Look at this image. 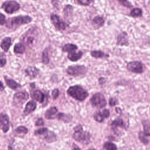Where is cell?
Instances as JSON below:
<instances>
[{
	"label": "cell",
	"mask_w": 150,
	"mask_h": 150,
	"mask_svg": "<svg viewBox=\"0 0 150 150\" xmlns=\"http://www.w3.org/2000/svg\"><path fill=\"white\" fill-rule=\"evenodd\" d=\"M117 44L120 46H127L128 45L127 34L125 32H122L118 35Z\"/></svg>",
	"instance_id": "8fae6325"
},
{
	"label": "cell",
	"mask_w": 150,
	"mask_h": 150,
	"mask_svg": "<svg viewBox=\"0 0 150 150\" xmlns=\"http://www.w3.org/2000/svg\"><path fill=\"white\" fill-rule=\"evenodd\" d=\"M6 62V60L5 57L4 56H0V67H4Z\"/></svg>",
	"instance_id": "8d00e7d4"
},
{
	"label": "cell",
	"mask_w": 150,
	"mask_h": 150,
	"mask_svg": "<svg viewBox=\"0 0 150 150\" xmlns=\"http://www.w3.org/2000/svg\"><path fill=\"white\" fill-rule=\"evenodd\" d=\"M13 50H14V52L16 53L22 54L25 51V47L22 43H18L15 45Z\"/></svg>",
	"instance_id": "7402d4cb"
},
{
	"label": "cell",
	"mask_w": 150,
	"mask_h": 150,
	"mask_svg": "<svg viewBox=\"0 0 150 150\" xmlns=\"http://www.w3.org/2000/svg\"><path fill=\"white\" fill-rule=\"evenodd\" d=\"M6 23L5 16L0 12V25H3Z\"/></svg>",
	"instance_id": "74e56055"
},
{
	"label": "cell",
	"mask_w": 150,
	"mask_h": 150,
	"mask_svg": "<svg viewBox=\"0 0 150 150\" xmlns=\"http://www.w3.org/2000/svg\"><path fill=\"white\" fill-rule=\"evenodd\" d=\"M128 71L135 73H141L144 71L145 66L143 63L139 61H132L129 62L127 65Z\"/></svg>",
	"instance_id": "5b68a950"
},
{
	"label": "cell",
	"mask_w": 150,
	"mask_h": 150,
	"mask_svg": "<svg viewBox=\"0 0 150 150\" xmlns=\"http://www.w3.org/2000/svg\"><path fill=\"white\" fill-rule=\"evenodd\" d=\"M8 150H14L13 149V148L11 146V145H9V146H8Z\"/></svg>",
	"instance_id": "f6af8a7d"
},
{
	"label": "cell",
	"mask_w": 150,
	"mask_h": 150,
	"mask_svg": "<svg viewBox=\"0 0 150 150\" xmlns=\"http://www.w3.org/2000/svg\"><path fill=\"white\" fill-rule=\"evenodd\" d=\"M93 22L97 26V28H100L104 25L105 21L103 17L100 16H97L93 19Z\"/></svg>",
	"instance_id": "44dd1931"
},
{
	"label": "cell",
	"mask_w": 150,
	"mask_h": 150,
	"mask_svg": "<svg viewBox=\"0 0 150 150\" xmlns=\"http://www.w3.org/2000/svg\"><path fill=\"white\" fill-rule=\"evenodd\" d=\"M94 118L96 121L99 122H101L104 121V119L105 118V117H104L102 112L99 111V112H97L94 114Z\"/></svg>",
	"instance_id": "4316f807"
},
{
	"label": "cell",
	"mask_w": 150,
	"mask_h": 150,
	"mask_svg": "<svg viewBox=\"0 0 150 150\" xmlns=\"http://www.w3.org/2000/svg\"><path fill=\"white\" fill-rule=\"evenodd\" d=\"M130 14L132 17L134 18L140 17L142 15V11L139 8H135L131 11Z\"/></svg>",
	"instance_id": "603a6c76"
},
{
	"label": "cell",
	"mask_w": 150,
	"mask_h": 150,
	"mask_svg": "<svg viewBox=\"0 0 150 150\" xmlns=\"http://www.w3.org/2000/svg\"><path fill=\"white\" fill-rule=\"evenodd\" d=\"M88 150H95V149H88Z\"/></svg>",
	"instance_id": "bcb514c9"
},
{
	"label": "cell",
	"mask_w": 150,
	"mask_h": 150,
	"mask_svg": "<svg viewBox=\"0 0 150 150\" xmlns=\"http://www.w3.org/2000/svg\"><path fill=\"white\" fill-rule=\"evenodd\" d=\"M109 104H110V105L111 106H114V105H115L117 104V101L115 99L111 98H110Z\"/></svg>",
	"instance_id": "b9f144b4"
},
{
	"label": "cell",
	"mask_w": 150,
	"mask_h": 150,
	"mask_svg": "<svg viewBox=\"0 0 150 150\" xmlns=\"http://www.w3.org/2000/svg\"><path fill=\"white\" fill-rule=\"evenodd\" d=\"M111 125L116 127H124V122L123 120L121 118H117V120H114L112 124Z\"/></svg>",
	"instance_id": "f1b7e54d"
},
{
	"label": "cell",
	"mask_w": 150,
	"mask_h": 150,
	"mask_svg": "<svg viewBox=\"0 0 150 150\" xmlns=\"http://www.w3.org/2000/svg\"><path fill=\"white\" fill-rule=\"evenodd\" d=\"M5 81H6V84H7V86L10 87L12 89H16L19 87H21V85L19 84H18V83H16L15 80L9 79L7 77H4Z\"/></svg>",
	"instance_id": "2e32d148"
},
{
	"label": "cell",
	"mask_w": 150,
	"mask_h": 150,
	"mask_svg": "<svg viewBox=\"0 0 150 150\" xmlns=\"http://www.w3.org/2000/svg\"><path fill=\"white\" fill-rule=\"evenodd\" d=\"M4 89V87L3 84L0 81V91H2Z\"/></svg>",
	"instance_id": "ee69618b"
},
{
	"label": "cell",
	"mask_w": 150,
	"mask_h": 150,
	"mask_svg": "<svg viewBox=\"0 0 150 150\" xmlns=\"http://www.w3.org/2000/svg\"><path fill=\"white\" fill-rule=\"evenodd\" d=\"M86 68L82 65H74L70 66L67 69V73L74 76H77L83 75L86 72Z\"/></svg>",
	"instance_id": "8992f818"
},
{
	"label": "cell",
	"mask_w": 150,
	"mask_h": 150,
	"mask_svg": "<svg viewBox=\"0 0 150 150\" xmlns=\"http://www.w3.org/2000/svg\"><path fill=\"white\" fill-rule=\"evenodd\" d=\"M67 93L73 98L81 101L84 100L88 96V92L78 85L70 87L67 90Z\"/></svg>",
	"instance_id": "6da1fadb"
},
{
	"label": "cell",
	"mask_w": 150,
	"mask_h": 150,
	"mask_svg": "<svg viewBox=\"0 0 150 150\" xmlns=\"http://www.w3.org/2000/svg\"><path fill=\"white\" fill-rule=\"evenodd\" d=\"M57 109L55 107H50L45 113V116L47 119H53L56 117Z\"/></svg>",
	"instance_id": "7c38bea8"
},
{
	"label": "cell",
	"mask_w": 150,
	"mask_h": 150,
	"mask_svg": "<svg viewBox=\"0 0 150 150\" xmlns=\"http://www.w3.org/2000/svg\"><path fill=\"white\" fill-rule=\"evenodd\" d=\"M36 107V104L34 101H30L28 102L26 105V107L24 110V114L26 115H28L29 114L33 111L35 110Z\"/></svg>",
	"instance_id": "4fadbf2b"
},
{
	"label": "cell",
	"mask_w": 150,
	"mask_h": 150,
	"mask_svg": "<svg viewBox=\"0 0 150 150\" xmlns=\"http://www.w3.org/2000/svg\"><path fill=\"white\" fill-rule=\"evenodd\" d=\"M15 131L18 133H23V134H27L28 132V129L23 126H20L15 129Z\"/></svg>",
	"instance_id": "4dcf8cb0"
},
{
	"label": "cell",
	"mask_w": 150,
	"mask_h": 150,
	"mask_svg": "<svg viewBox=\"0 0 150 150\" xmlns=\"http://www.w3.org/2000/svg\"><path fill=\"white\" fill-rule=\"evenodd\" d=\"M49 59L48 56V53L46 49H45L42 53V62L45 64H47L49 63Z\"/></svg>",
	"instance_id": "f546056e"
},
{
	"label": "cell",
	"mask_w": 150,
	"mask_h": 150,
	"mask_svg": "<svg viewBox=\"0 0 150 150\" xmlns=\"http://www.w3.org/2000/svg\"><path fill=\"white\" fill-rule=\"evenodd\" d=\"M83 55V52L81 51H79L78 52H76L75 51L69 52L68 54V58L73 61V62H76L78 60H79Z\"/></svg>",
	"instance_id": "9a60e30c"
},
{
	"label": "cell",
	"mask_w": 150,
	"mask_h": 150,
	"mask_svg": "<svg viewBox=\"0 0 150 150\" xmlns=\"http://www.w3.org/2000/svg\"><path fill=\"white\" fill-rule=\"evenodd\" d=\"M11 45V39L9 37L5 38L2 40V41L1 43V48L5 52L8 51V49H9Z\"/></svg>",
	"instance_id": "5bb4252c"
},
{
	"label": "cell",
	"mask_w": 150,
	"mask_h": 150,
	"mask_svg": "<svg viewBox=\"0 0 150 150\" xmlns=\"http://www.w3.org/2000/svg\"><path fill=\"white\" fill-rule=\"evenodd\" d=\"M64 13L65 18L67 19L68 18H70L72 16L73 13V6L70 5H66L64 8Z\"/></svg>",
	"instance_id": "ffe728a7"
},
{
	"label": "cell",
	"mask_w": 150,
	"mask_h": 150,
	"mask_svg": "<svg viewBox=\"0 0 150 150\" xmlns=\"http://www.w3.org/2000/svg\"><path fill=\"white\" fill-rule=\"evenodd\" d=\"M54 134L53 133H50V134H47L46 137H45L46 138V140L48 142H52L53 141H54L56 139V137H55V135L52 137V135H53Z\"/></svg>",
	"instance_id": "d6a6232c"
},
{
	"label": "cell",
	"mask_w": 150,
	"mask_h": 150,
	"mask_svg": "<svg viewBox=\"0 0 150 150\" xmlns=\"http://www.w3.org/2000/svg\"><path fill=\"white\" fill-rule=\"evenodd\" d=\"M20 7L21 6L19 4H18L16 1L13 0L6 1L4 3H3L2 5V8L8 13H12L18 11Z\"/></svg>",
	"instance_id": "277c9868"
},
{
	"label": "cell",
	"mask_w": 150,
	"mask_h": 150,
	"mask_svg": "<svg viewBox=\"0 0 150 150\" xmlns=\"http://www.w3.org/2000/svg\"><path fill=\"white\" fill-rule=\"evenodd\" d=\"M25 71L29 76L31 77H35L38 75L39 70L35 67L29 66L26 69Z\"/></svg>",
	"instance_id": "e0dca14e"
},
{
	"label": "cell",
	"mask_w": 150,
	"mask_h": 150,
	"mask_svg": "<svg viewBox=\"0 0 150 150\" xmlns=\"http://www.w3.org/2000/svg\"><path fill=\"white\" fill-rule=\"evenodd\" d=\"M73 138L76 141L83 143L87 144L90 141V134L86 131H83V129L79 131H75L73 134Z\"/></svg>",
	"instance_id": "52a82bcc"
},
{
	"label": "cell",
	"mask_w": 150,
	"mask_h": 150,
	"mask_svg": "<svg viewBox=\"0 0 150 150\" xmlns=\"http://www.w3.org/2000/svg\"><path fill=\"white\" fill-rule=\"evenodd\" d=\"M35 100H36V101L40 102V103H42L44 101L45 99V96L44 94L40 91L37 90L35 91L32 94V96Z\"/></svg>",
	"instance_id": "ac0fdd59"
},
{
	"label": "cell",
	"mask_w": 150,
	"mask_h": 150,
	"mask_svg": "<svg viewBox=\"0 0 150 150\" xmlns=\"http://www.w3.org/2000/svg\"><path fill=\"white\" fill-rule=\"evenodd\" d=\"M104 117L106 118H108L109 116H110V112L109 111L107 110V109H105L103 111H101Z\"/></svg>",
	"instance_id": "ab89813d"
},
{
	"label": "cell",
	"mask_w": 150,
	"mask_h": 150,
	"mask_svg": "<svg viewBox=\"0 0 150 150\" xmlns=\"http://www.w3.org/2000/svg\"><path fill=\"white\" fill-rule=\"evenodd\" d=\"M44 124L43 119L42 118H39L36 121V126H40V125H43Z\"/></svg>",
	"instance_id": "60d3db41"
},
{
	"label": "cell",
	"mask_w": 150,
	"mask_h": 150,
	"mask_svg": "<svg viewBox=\"0 0 150 150\" xmlns=\"http://www.w3.org/2000/svg\"><path fill=\"white\" fill-rule=\"evenodd\" d=\"M57 118L60 120H62L64 122H69L71 121V117L69 115H67V114H63V113H60L57 115Z\"/></svg>",
	"instance_id": "d4e9b609"
},
{
	"label": "cell",
	"mask_w": 150,
	"mask_h": 150,
	"mask_svg": "<svg viewBox=\"0 0 150 150\" xmlns=\"http://www.w3.org/2000/svg\"><path fill=\"white\" fill-rule=\"evenodd\" d=\"M145 134L142 132H140L139 134V139L144 144H146L148 142V140H147L145 137Z\"/></svg>",
	"instance_id": "836d02e7"
},
{
	"label": "cell",
	"mask_w": 150,
	"mask_h": 150,
	"mask_svg": "<svg viewBox=\"0 0 150 150\" xmlns=\"http://www.w3.org/2000/svg\"><path fill=\"white\" fill-rule=\"evenodd\" d=\"M90 103L94 107L100 108L105 106L106 100L102 94L97 93L91 97L90 98Z\"/></svg>",
	"instance_id": "3957f363"
},
{
	"label": "cell",
	"mask_w": 150,
	"mask_h": 150,
	"mask_svg": "<svg viewBox=\"0 0 150 150\" xmlns=\"http://www.w3.org/2000/svg\"><path fill=\"white\" fill-rule=\"evenodd\" d=\"M77 1L80 5H84V6L89 5L92 1V0H77Z\"/></svg>",
	"instance_id": "e575fe53"
},
{
	"label": "cell",
	"mask_w": 150,
	"mask_h": 150,
	"mask_svg": "<svg viewBox=\"0 0 150 150\" xmlns=\"http://www.w3.org/2000/svg\"><path fill=\"white\" fill-rule=\"evenodd\" d=\"M104 148L105 150H117L115 144L110 142H107L104 145Z\"/></svg>",
	"instance_id": "83f0119b"
},
{
	"label": "cell",
	"mask_w": 150,
	"mask_h": 150,
	"mask_svg": "<svg viewBox=\"0 0 150 150\" xmlns=\"http://www.w3.org/2000/svg\"><path fill=\"white\" fill-rule=\"evenodd\" d=\"M50 20L54 26V27L59 30H63L66 29V23L60 19V17L57 15L52 14L50 16Z\"/></svg>",
	"instance_id": "ba28073f"
},
{
	"label": "cell",
	"mask_w": 150,
	"mask_h": 150,
	"mask_svg": "<svg viewBox=\"0 0 150 150\" xmlns=\"http://www.w3.org/2000/svg\"><path fill=\"white\" fill-rule=\"evenodd\" d=\"M90 54L93 57L95 58H102L105 56L104 53L101 50H93L91 52Z\"/></svg>",
	"instance_id": "484cf974"
},
{
	"label": "cell",
	"mask_w": 150,
	"mask_h": 150,
	"mask_svg": "<svg viewBox=\"0 0 150 150\" xmlns=\"http://www.w3.org/2000/svg\"><path fill=\"white\" fill-rule=\"evenodd\" d=\"M77 46L76 45H74L72 43L66 44L62 47V50L63 52H67L68 53L71 52L73 51H76V50H77Z\"/></svg>",
	"instance_id": "d6986e66"
},
{
	"label": "cell",
	"mask_w": 150,
	"mask_h": 150,
	"mask_svg": "<svg viewBox=\"0 0 150 150\" xmlns=\"http://www.w3.org/2000/svg\"><path fill=\"white\" fill-rule=\"evenodd\" d=\"M32 19L29 16H18L9 19L6 21V27L9 28H16L22 25L27 24L30 22Z\"/></svg>",
	"instance_id": "7a4b0ae2"
},
{
	"label": "cell",
	"mask_w": 150,
	"mask_h": 150,
	"mask_svg": "<svg viewBox=\"0 0 150 150\" xmlns=\"http://www.w3.org/2000/svg\"><path fill=\"white\" fill-rule=\"evenodd\" d=\"M47 131H48L46 128H40V129L35 131V134L36 135H42V134L47 133Z\"/></svg>",
	"instance_id": "1f68e13d"
},
{
	"label": "cell",
	"mask_w": 150,
	"mask_h": 150,
	"mask_svg": "<svg viewBox=\"0 0 150 150\" xmlns=\"http://www.w3.org/2000/svg\"><path fill=\"white\" fill-rule=\"evenodd\" d=\"M144 133L145 135L150 136V123L148 121H143Z\"/></svg>",
	"instance_id": "cb8c5ba5"
},
{
	"label": "cell",
	"mask_w": 150,
	"mask_h": 150,
	"mask_svg": "<svg viewBox=\"0 0 150 150\" xmlns=\"http://www.w3.org/2000/svg\"><path fill=\"white\" fill-rule=\"evenodd\" d=\"M122 5L127 8H131L132 6L131 4L127 0H118Z\"/></svg>",
	"instance_id": "d590c367"
},
{
	"label": "cell",
	"mask_w": 150,
	"mask_h": 150,
	"mask_svg": "<svg viewBox=\"0 0 150 150\" xmlns=\"http://www.w3.org/2000/svg\"><path fill=\"white\" fill-rule=\"evenodd\" d=\"M59 94V90L57 89L53 90L52 93V94L53 99H56L58 97Z\"/></svg>",
	"instance_id": "f35d334b"
},
{
	"label": "cell",
	"mask_w": 150,
	"mask_h": 150,
	"mask_svg": "<svg viewBox=\"0 0 150 150\" xmlns=\"http://www.w3.org/2000/svg\"><path fill=\"white\" fill-rule=\"evenodd\" d=\"M28 98V94L26 92H18L13 96V103L16 105H21Z\"/></svg>",
	"instance_id": "9c48e42d"
},
{
	"label": "cell",
	"mask_w": 150,
	"mask_h": 150,
	"mask_svg": "<svg viewBox=\"0 0 150 150\" xmlns=\"http://www.w3.org/2000/svg\"><path fill=\"white\" fill-rule=\"evenodd\" d=\"M72 150H80V149L79 148V146H77L76 145L73 144V148Z\"/></svg>",
	"instance_id": "7bdbcfd3"
},
{
	"label": "cell",
	"mask_w": 150,
	"mask_h": 150,
	"mask_svg": "<svg viewBox=\"0 0 150 150\" xmlns=\"http://www.w3.org/2000/svg\"><path fill=\"white\" fill-rule=\"evenodd\" d=\"M9 128V120L8 116L4 113L0 114V129L4 132H6Z\"/></svg>",
	"instance_id": "30bf717a"
}]
</instances>
